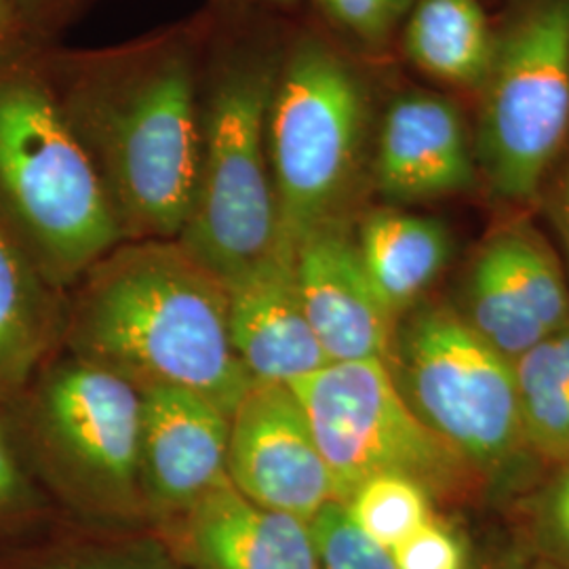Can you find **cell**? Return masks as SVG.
<instances>
[{
    "label": "cell",
    "mask_w": 569,
    "mask_h": 569,
    "mask_svg": "<svg viewBox=\"0 0 569 569\" xmlns=\"http://www.w3.org/2000/svg\"><path fill=\"white\" fill-rule=\"evenodd\" d=\"M13 16H16L13 2L11 0H0V37L4 34V30H7V26H9Z\"/></svg>",
    "instance_id": "28"
},
{
    "label": "cell",
    "mask_w": 569,
    "mask_h": 569,
    "mask_svg": "<svg viewBox=\"0 0 569 569\" xmlns=\"http://www.w3.org/2000/svg\"><path fill=\"white\" fill-rule=\"evenodd\" d=\"M399 569H467V547L437 515L390 550Z\"/></svg>",
    "instance_id": "23"
},
{
    "label": "cell",
    "mask_w": 569,
    "mask_h": 569,
    "mask_svg": "<svg viewBox=\"0 0 569 569\" xmlns=\"http://www.w3.org/2000/svg\"><path fill=\"white\" fill-rule=\"evenodd\" d=\"M409 407L479 477L505 486L531 453L512 363L486 345L449 302H422L399 319L388 359Z\"/></svg>",
    "instance_id": "6"
},
{
    "label": "cell",
    "mask_w": 569,
    "mask_h": 569,
    "mask_svg": "<svg viewBox=\"0 0 569 569\" xmlns=\"http://www.w3.org/2000/svg\"><path fill=\"white\" fill-rule=\"evenodd\" d=\"M0 197L60 277L98 264L121 239L102 176L56 91L28 72L0 79Z\"/></svg>",
    "instance_id": "5"
},
{
    "label": "cell",
    "mask_w": 569,
    "mask_h": 569,
    "mask_svg": "<svg viewBox=\"0 0 569 569\" xmlns=\"http://www.w3.org/2000/svg\"><path fill=\"white\" fill-rule=\"evenodd\" d=\"M279 63L260 44L237 47L203 98L199 188L178 243L226 289L284 239L266 140Z\"/></svg>",
    "instance_id": "3"
},
{
    "label": "cell",
    "mask_w": 569,
    "mask_h": 569,
    "mask_svg": "<svg viewBox=\"0 0 569 569\" xmlns=\"http://www.w3.org/2000/svg\"><path fill=\"white\" fill-rule=\"evenodd\" d=\"M371 178L392 207L472 192L481 178L462 110L432 91L397 96L376 131Z\"/></svg>",
    "instance_id": "12"
},
{
    "label": "cell",
    "mask_w": 569,
    "mask_h": 569,
    "mask_svg": "<svg viewBox=\"0 0 569 569\" xmlns=\"http://www.w3.org/2000/svg\"><path fill=\"white\" fill-rule=\"evenodd\" d=\"M321 569H399L390 550L371 540L342 502H329L310 521Z\"/></svg>",
    "instance_id": "22"
},
{
    "label": "cell",
    "mask_w": 569,
    "mask_h": 569,
    "mask_svg": "<svg viewBox=\"0 0 569 569\" xmlns=\"http://www.w3.org/2000/svg\"><path fill=\"white\" fill-rule=\"evenodd\" d=\"M11 2L16 11H32V9H39L44 0H11Z\"/></svg>",
    "instance_id": "29"
},
{
    "label": "cell",
    "mask_w": 569,
    "mask_h": 569,
    "mask_svg": "<svg viewBox=\"0 0 569 569\" xmlns=\"http://www.w3.org/2000/svg\"><path fill=\"white\" fill-rule=\"evenodd\" d=\"M338 28L367 42L385 41L416 0H315Z\"/></svg>",
    "instance_id": "24"
},
{
    "label": "cell",
    "mask_w": 569,
    "mask_h": 569,
    "mask_svg": "<svg viewBox=\"0 0 569 569\" xmlns=\"http://www.w3.org/2000/svg\"><path fill=\"white\" fill-rule=\"evenodd\" d=\"M472 133L479 178L533 201L569 136V0H536L498 37Z\"/></svg>",
    "instance_id": "8"
},
{
    "label": "cell",
    "mask_w": 569,
    "mask_h": 569,
    "mask_svg": "<svg viewBox=\"0 0 569 569\" xmlns=\"http://www.w3.org/2000/svg\"><path fill=\"white\" fill-rule=\"evenodd\" d=\"M305 407L336 500L367 479L407 477L430 496L458 498L483 479L409 407L385 361H340L289 385Z\"/></svg>",
    "instance_id": "7"
},
{
    "label": "cell",
    "mask_w": 569,
    "mask_h": 569,
    "mask_svg": "<svg viewBox=\"0 0 569 569\" xmlns=\"http://www.w3.org/2000/svg\"><path fill=\"white\" fill-rule=\"evenodd\" d=\"M178 542L199 569H321L310 523L266 509L230 483L180 512Z\"/></svg>",
    "instance_id": "16"
},
{
    "label": "cell",
    "mask_w": 569,
    "mask_h": 569,
    "mask_svg": "<svg viewBox=\"0 0 569 569\" xmlns=\"http://www.w3.org/2000/svg\"><path fill=\"white\" fill-rule=\"evenodd\" d=\"M230 338L251 380L291 385L326 367V352L306 317L287 239L228 289Z\"/></svg>",
    "instance_id": "15"
},
{
    "label": "cell",
    "mask_w": 569,
    "mask_h": 569,
    "mask_svg": "<svg viewBox=\"0 0 569 569\" xmlns=\"http://www.w3.org/2000/svg\"><path fill=\"white\" fill-rule=\"evenodd\" d=\"M296 272L308 323L329 363H388L399 321L369 281L348 222L306 234L296 244Z\"/></svg>",
    "instance_id": "13"
},
{
    "label": "cell",
    "mask_w": 569,
    "mask_h": 569,
    "mask_svg": "<svg viewBox=\"0 0 569 569\" xmlns=\"http://www.w3.org/2000/svg\"><path fill=\"white\" fill-rule=\"evenodd\" d=\"M74 340L82 359L136 387L186 388L228 416L251 385L230 338L224 284L178 241H143L100 260Z\"/></svg>",
    "instance_id": "2"
},
{
    "label": "cell",
    "mask_w": 569,
    "mask_h": 569,
    "mask_svg": "<svg viewBox=\"0 0 569 569\" xmlns=\"http://www.w3.org/2000/svg\"><path fill=\"white\" fill-rule=\"evenodd\" d=\"M21 489V470L9 439L0 427V507L11 502Z\"/></svg>",
    "instance_id": "26"
},
{
    "label": "cell",
    "mask_w": 569,
    "mask_h": 569,
    "mask_svg": "<svg viewBox=\"0 0 569 569\" xmlns=\"http://www.w3.org/2000/svg\"><path fill=\"white\" fill-rule=\"evenodd\" d=\"M268 2H274V4H291L293 0H268Z\"/></svg>",
    "instance_id": "30"
},
{
    "label": "cell",
    "mask_w": 569,
    "mask_h": 569,
    "mask_svg": "<svg viewBox=\"0 0 569 569\" xmlns=\"http://www.w3.org/2000/svg\"><path fill=\"white\" fill-rule=\"evenodd\" d=\"M462 321L507 361L569 323V281L542 232L517 218L475 251L453 305Z\"/></svg>",
    "instance_id": "9"
},
{
    "label": "cell",
    "mask_w": 569,
    "mask_h": 569,
    "mask_svg": "<svg viewBox=\"0 0 569 569\" xmlns=\"http://www.w3.org/2000/svg\"><path fill=\"white\" fill-rule=\"evenodd\" d=\"M345 507L352 521L388 550L435 517L432 496L427 489L399 475L367 479L352 491Z\"/></svg>",
    "instance_id": "21"
},
{
    "label": "cell",
    "mask_w": 569,
    "mask_h": 569,
    "mask_svg": "<svg viewBox=\"0 0 569 569\" xmlns=\"http://www.w3.org/2000/svg\"><path fill=\"white\" fill-rule=\"evenodd\" d=\"M142 416V388L82 357L61 367L44 392V418L61 451L117 493L140 483Z\"/></svg>",
    "instance_id": "11"
},
{
    "label": "cell",
    "mask_w": 569,
    "mask_h": 569,
    "mask_svg": "<svg viewBox=\"0 0 569 569\" xmlns=\"http://www.w3.org/2000/svg\"><path fill=\"white\" fill-rule=\"evenodd\" d=\"M536 569H555V568H549V566H540V568H536Z\"/></svg>",
    "instance_id": "32"
},
{
    "label": "cell",
    "mask_w": 569,
    "mask_h": 569,
    "mask_svg": "<svg viewBox=\"0 0 569 569\" xmlns=\"http://www.w3.org/2000/svg\"><path fill=\"white\" fill-rule=\"evenodd\" d=\"M42 327L34 272L0 224V388L26 376L41 350Z\"/></svg>",
    "instance_id": "20"
},
{
    "label": "cell",
    "mask_w": 569,
    "mask_h": 569,
    "mask_svg": "<svg viewBox=\"0 0 569 569\" xmlns=\"http://www.w3.org/2000/svg\"><path fill=\"white\" fill-rule=\"evenodd\" d=\"M355 239L369 281L397 321L425 302L453 253L441 220L392 204L369 211Z\"/></svg>",
    "instance_id": "17"
},
{
    "label": "cell",
    "mask_w": 569,
    "mask_h": 569,
    "mask_svg": "<svg viewBox=\"0 0 569 569\" xmlns=\"http://www.w3.org/2000/svg\"><path fill=\"white\" fill-rule=\"evenodd\" d=\"M557 220H559V230H561V239L566 244V253H568L569 266V164L561 182L559 190V211H557Z\"/></svg>",
    "instance_id": "27"
},
{
    "label": "cell",
    "mask_w": 569,
    "mask_h": 569,
    "mask_svg": "<svg viewBox=\"0 0 569 569\" xmlns=\"http://www.w3.org/2000/svg\"><path fill=\"white\" fill-rule=\"evenodd\" d=\"M228 479L249 500L308 523L336 500L305 407L289 385L251 380L244 390L230 416Z\"/></svg>",
    "instance_id": "10"
},
{
    "label": "cell",
    "mask_w": 569,
    "mask_h": 569,
    "mask_svg": "<svg viewBox=\"0 0 569 569\" xmlns=\"http://www.w3.org/2000/svg\"><path fill=\"white\" fill-rule=\"evenodd\" d=\"M512 376L529 449L538 460H569V323L531 346Z\"/></svg>",
    "instance_id": "19"
},
{
    "label": "cell",
    "mask_w": 569,
    "mask_h": 569,
    "mask_svg": "<svg viewBox=\"0 0 569 569\" xmlns=\"http://www.w3.org/2000/svg\"><path fill=\"white\" fill-rule=\"evenodd\" d=\"M371 133L359 70L326 41L305 37L279 63L268 108V161L283 237L348 222Z\"/></svg>",
    "instance_id": "4"
},
{
    "label": "cell",
    "mask_w": 569,
    "mask_h": 569,
    "mask_svg": "<svg viewBox=\"0 0 569 569\" xmlns=\"http://www.w3.org/2000/svg\"><path fill=\"white\" fill-rule=\"evenodd\" d=\"M140 486L161 510L182 512L228 481L230 416L186 388H142Z\"/></svg>",
    "instance_id": "14"
},
{
    "label": "cell",
    "mask_w": 569,
    "mask_h": 569,
    "mask_svg": "<svg viewBox=\"0 0 569 569\" xmlns=\"http://www.w3.org/2000/svg\"><path fill=\"white\" fill-rule=\"evenodd\" d=\"M102 176L122 230L180 239L197 199L203 98L186 34L93 53L56 93Z\"/></svg>",
    "instance_id": "1"
},
{
    "label": "cell",
    "mask_w": 569,
    "mask_h": 569,
    "mask_svg": "<svg viewBox=\"0 0 569 569\" xmlns=\"http://www.w3.org/2000/svg\"><path fill=\"white\" fill-rule=\"evenodd\" d=\"M538 515L550 547L569 563V460L545 489Z\"/></svg>",
    "instance_id": "25"
},
{
    "label": "cell",
    "mask_w": 569,
    "mask_h": 569,
    "mask_svg": "<svg viewBox=\"0 0 569 569\" xmlns=\"http://www.w3.org/2000/svg\"><path fill=\"white\" fill-rule=\"evenodd\" d=\"M403 44L407 58L430 79L479 93L496 58L498 34L479 0H416Z\"/></svg>",
    "instance_id": "18"
},
{
    "label": "cell",
    "mask_w": 569,
    "mask_h": 569,
    "mask_svg": "<svg viewBox=\"0 0 569 569\" xmlns=\"http://www.w3.org/2000/svg\"><path fill=\"white\" fill-rule=\"evenodd\" d=\"M82 569H138V568H82Z\"/></svg>",
    "instance_id": "31"
}]
</instances>
